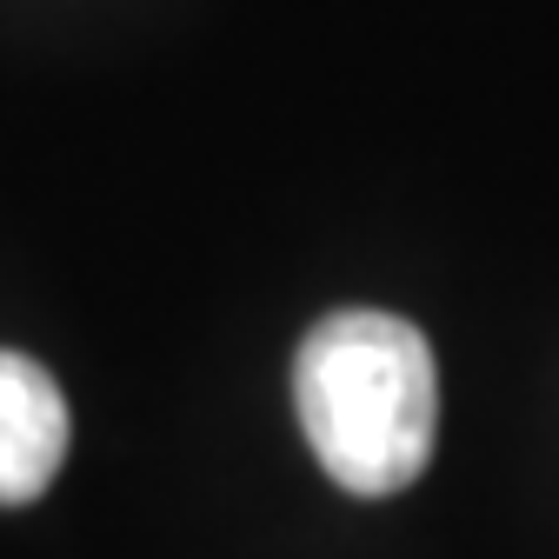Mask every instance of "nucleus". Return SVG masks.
Masks as SVG:
<instances>
[{
  "mask_svg": "<svg viewBox=\"0 0 559 559\" xmlns=\"http://www.w3.org/2000/svg\"><path fill=\"white\" fill-rule=\"evenodd\" d=\"M294 406L307 447L346 493L386 500L433 460V427H440L433 346L413 320L380 307L326 313L300 340Z\"/></svg>",
  "mask_w": 559,
  "mask_h": 559,
  "instance_id": "1",
  "label": "nucleus"
},
{
  "mask_svg": "<svg viewBox=\"0 0 559 559\" xmlns=\"http://www.w3.org/2000/svg\"><path fill=\"white\" fill-rule=\"evenodd\" d=\"M67 460V400L27 354H0V507L40 500Z\"/></svg>",
  "mask_w": 559,
  "mask_h": 559,
  "instance_id": "2",
  "label": "nucleus"
}]
</instances>
